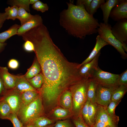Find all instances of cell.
Segmentation results:
<instances>
[{
	"label": "cell",
	"instance_id": "1",
	"mask_svg": "<svg viewBox=\"0 0 127 127\" xmlns=\"http://www.w3.org/2000/svg\"><path fill=\"white\" fill-rule=\"evenodd\" d=\"M29 40L33 44L43 78L41 93L46 102H56L70 85L82 79L79 64L68 62L53 42L47 29L38 30Z\"/></svg>",
	"mask_w": 127,
	"mask_h": 127
},
{
	"label": "cell",
	"instance_id": "2",
	"mask_svg": "<svg viewBox=\"0 0 127 127\" xmlns=\"http://www.w3.org/2000/svg\"><path fill=\"white\" fill-rule=\"evenodd\" d=\"M68 8L60 14V25L70 35L80 39L97 33L98 20L83 7L67 3Z\"/></svg>",
	"mask_w": 127,
	"mask_h": 127
},
{
	"label": "cell",
	"instance_id": "3",
	"mask_svg": "<svg viewBox=\"0 0 127 127\" xmlns=\"http://www.w3.org/2000/svg\"><path fill=\"white\" fill-rule=\"evenodd\" d=\"M43 111L41 100L39 96L27 105L22 104L17 116L24 126L30 124L34 119L41 116Z\"/></svg>",
	"mask_w": 127,
	"mask_h": 127
},
{
	"label": "cell",
	"instance_id": "4",
	"mask_svg": "<svg viewBox=\"0 0 127 127\" xmlns=\"http://www.w3.org/2000/svg\"><path fill=\"white\" fill-rule=\"evenodd\" d=\"M89 78L83 79L72 86V108L76 113L82 110L87 100Z\"/></svg>",
	"mask_w": 127,
	"mask_h": 127
},
{
	"label": "cell",
	"instance_id": "5",
	"mask_svg": "<svg viewBox=\"0 0 127 127\" xmlns=\"http://www.w3.org/2000/svg\"><path fill=\"white\" fill-rule=\"evenodd\" d=\"M111 28L110 24L100 23L97 29V32L100 37L108 44L115 48L123 58H126L127 55L123 48V44L113 35L111 32Z\"/></svg>",
	"mask_w": 127,
	"mask_h": 127
},
{
	"label": "cell",
	"instance_id": "6",
	"mask_svg": "<svg viewBox=\"0 0 127 127\" xmlns=\"http://www.w3.org/2000/svg\"><path fill=\"white\" fill-rule=\"evenodd\" d=\"M107 109L98 105L94 123L92 127H118L119 117L109 115Z\"/></svg>",
	"mask_w": 127,
	"mask_h": 127
},
{
	"label": "cell",
	"instance_id": "7",
	"mask_svg": "<svg viewBox=\"0 0 127 127\" xmlns=\"http://www.w3.org/2000/svg\"><path fill=\"white\" fill-rule=\"evenodd\" d=\"M118 85H107L96 83L95 103L106 108L111 101L112 95Z\"/></svg>",
	"mask_w": 127,
	"mask_h": 127
},
{
	"label": "cell",
	"instance_id": "8",
	"mask_svg": "<svg viewBox=\"0 0 127 127\" xmlns=\"http://www.w3.org/2000/svg\"><path fill=\"white\" fill-rule=\"evenodd\" d=\"M119 75L104 71L99 67L91 78L97 84L107 85H118L117 82Z\"/></svg>",
	"mask_w": 127,
	"mask_h": 127
},
{
	"label": "cell",
	"instance_id": "9",
	"mask_svg": "<svg viewBox=\"0 0 127 127\" xmlns=\"http://www.w3.org/2000/svg\"><path fill=\"white\" fill-rule=\"evenodd\" d=\"M111 32L123 44V48L127 52V19L119 20L112 27Z\"/></svg>",
	"mask_w": 127,
	"mask_h": 127
},
{
	"label": "cell",
	"instance_id": "10",
	"mask_svg": "<svg viewBox=\"0 0 127 127\" xmlns=\"http://www.w3.org/2000/svg\"><path fill=\"white\" fill-rule=\"evenodd\" d=\"M100 52L91 61L85 64L79 68V73L82 79L91 78L98 69V60Z\"/></svg>",
	"mask_w": 127,
	"mask_h": 127
},
{
	"label": "cell",
	"instance_id": "11",
	"mask_svg": "<svg viewBox=\"0 0 127 127\" xmlns=\"http://www.w3.org/2000/svg\"><path fill=\"white\" fill-rule=\"evenodd\" d=\"M109 17L114 21L127 19V0H122L118 4L112 9Z\"/></svg>",
	"mask_w": 127,
	"mask_h": 127
},
{
	"label": "cell",
	"instance_id": "12",
	"mask_svg": "<svg viewBox=\"0 0 127 127\" xmlns=\"http://www.w3.org/2000/svg\"><path fill=\"white\" fill-rule=\"evenodd\" d=\"M0 100H4L6 102L10 107L12 113L17 115L23 104L20 96L16 93L6 95Z\"/></svg>",
	"mask_w": 127,
	"mask_h": 127
},
{
	"label": "cell",
	"instance_id": "13",
	"mask_svg": "<svg viewBox=\"0 0 127 127\" xmlns=\"http://www.w3.org/2000/svg\"><path fill=\"white\" fill-rule=\"evenodd\" d=\"M43 24V20L39 15H33L29 20L21 25L17 31V35L20 36L31 29Z\"/></svg>",
	"mask_w": 127,
	"mask_h": 127
},
{
	"label": "cell",
	"instance_id": "14",
	"mask_svg": "<svg viewBox=\"0 0 127 127\" xmlns=\"http://www.w3.org/2000/svg\"><path fill=\"white\" fill-rule=\"evenodd\" d=\"M0 75L5 88L9 89L15 87L17 76L10 74L7 67L0 66Z\"/></svg>",
	"mask_w": 127,
	"mask_h": 127
},
{
	"label": "cell",
	"instance_id": "15",
	"mask_svg": "<svg viewBox=\"0 0 127 127\" xmlns=\"http://www.w3.org/2000/svg\"><path fill=\"white\" fill-rule=\"evenodd\" d=\"M108 44L99 35L96 38V42L95 46L88 57L81 64H79L78 67L79 68L83 64L89 62L100 52L101 49L105 46Z\"/></svg>",
	"mask_w": 127,
	"mask_h": 127
},
{
	"label": "cell",
	"instance_id": "16",
	"mask_svg": "<svg viewBox=\"0 0 127 127\" xmlns=\"http://www.w3.org/2000/svg\"><path fill=\"white\" fill-rule=\"evenodd\" d=\"M102 4L100 8L102 11L103 20L105 24L108 23L110 14L112 9L119 4L122 0H107Z\"/></svg>",
	"mask_w": 127,
	"mask_h": 127
},
{
	"label": "cell",
	"instance_id": "17",
	"mask_svg": "<svg viewBox=\"0 0 127 127\" xmlns=\"http://www.w3.org/2000/svg\"><path fill=\"white\" fill-rule=\"evenodd\" d=\"M15 88L17 91L22 93L29 91H37L24 76H17Z\"/></svg>",
	"mask_w": 127,
	"mask_h": 127
},
{
	"label": "cell",
	"instance_id": "18",
	"mask_svg": "<svg viewBox=\"0 0 127 127\" xmlns=\"http://www.w3.org/2000/svg\"><path fill=\"white\" fill-rule=\"evenodd\" d=\"M60 102L64 108L68 110L72 108V94L70 91L66 90L60 96Z\"/></svg>",
	"mask_w": 127,
	"mask_h": 127
},
{
	"label": "cell",
	"instance_id": "19",
	"mask_svg": "<svg viewBox=\"0 0 127 127\" xmlns=\"http://www.w3.org/2000/svg\"><path fill=\"white\" fill-rule=\"evenodd\" d=\"M20 25L15 24L7 30L0 33V42L4 43L12 36L17 35V31Z\"/></svg>",
	"mask_w": 127,
	"mask_h": 127
},
{
	"label": "cell",
	"instance_id": "20",
	"mask_svg": "<svg viewBox=\"0 0 127 127\" xmlns=\"http://www.w3.org/2000/svg\"><path fill=\"white\" fill-rule=\"evenodd\" d=\"M96 83L92 78H89L87 92V100L93 103H95Z\"/></svg>",
	"mask_w": 127,
	"mask_h": 127
},
{
	"label": "cell",
	"instance_id": "21",
	"mask_svg": "<svg viewBox=\"0 0 127 127\" xmlns=\"http://www.w3.org/2000/svg\"><path fill=\"white\" fill-rule=\"evenodd\" d=\"M39 93L37 91H28L23 92L20 97L24 105H27L36 99L39 96Z\"/></svg>",
	"mask_w": 127,
	"mask_h": 127
},
{
	"label": "cell",
	"instance_id": "22",
	"mask_svg": "<svg viewBox=\"0 0 127 127\" xmlns=\"http://www.w3.org/2000/svg\"><path fill=\"white\" fill-rule=\"evenodd\" d=\"M41 70L40 65L37 59H35L31 67L28 69L24 76L27 79H31L39 74Z\"/></svg>",
	"mask_w": 127,
	"mask_h": 127
},
{
	"label": "cell",
	"instance_id": "23",
	"mask_svg": "<svg viewBox=\"0 0 127 127\" xmlns=\"http://www.w3.org/2000/svg\"><path fill=\"white\" fill-rule=\"evenodd\" d=\"M54 122L52 120L40 116L34 119L30 123L34 127H46L54 124Z\"/></svg>",
	"mask_w": 127,
	"mask_h": 127
},
{
	"label": "cell",
	"instance_id": "24",
	"mask_svg": "<svg viewBox=\"0 0 127 127\" xmlns=\"http://www.w3.org/2000/svg\"><path fill=\"white\" fill-rule=\"evenodd\" d=\"M12 113L11 108L8 103L4 100H0V118L7 119Z\"/></svg>",
	"mask_w": 127,
	"mask_h": 127
},
{
	"label": "cell",
	"instance_id": "25",
	"mask_svg": "<svg viewBox=\"0 0 127 127\" xmlns=\"http://www.w3.org/2000/svg\"><path fill=\"white\" fill-rule=\"evenodd\" d=\"M127 85H121L118 86L114 90L112 95L111 100H120L127 91Z\"/></svg>",
	"mask_w": 127,
	"mask_h": 127
},
{
	"label": "cell",
	"instance_id": "26",
	"mask_svg": "<svg viewBox=\"0 0 127 127\" xmlns=\"http://www.w3.org/2000/svg\"><path fill=\"white\" fill-rule=\"evenodd\" d=\"M33 16L24 8L21 7L18 8L17 19L20 21V25L24 24L30 19Z\"/></svg>",
	"mask_w": 127,
	"mask_h": 127
},
{
	"label": "cell",
	"instance_id": "27",
	"mask_svg": "<svg viewBox=\"0 0 127 127\" xmlns=\"http://www.w3.org/2000/svg\"><path fill=\"white\" fill-rule=\"evenodd\" d=\"M7 3L12 6L23 8L28 12L30 11L29 0H10L7 1Z\"/></svg>",
	"mask_w": 127,
	"mask_h": 127
},
{
	"label": "cell",
	"instance_id": "28",
	"mask_svg": "<svg viewBox=\"0 0 127 127\" xmlns=\"http://www.w3.org/2000/svg\"><path fill=\"white\" fill-rule=\"evenodd\" d=\"M98 105L96 103H93L89 101L87 107V112L89 119L93 125L95 121Z\"/></svg>",
	"mask_w": 127,
	"mask_h": 127
},
{
	"label": "cell",
	"instance_id": "29",
	"mask_svg": "<svg viewBox=\"0 0 127 127\" xmlns=\"http://www.w3.org/2000/svg\"><path fill=\"white\" fill-rule=\"evenodd\" d=\"M27 80L30 84L37 88L41 87L43 82V78L42 73H39L32 78Z\"/></svg>",
	"mask_w": 127,
	"mask_h": 127
},
{
	"label": "cell",
	"instance_id": "30",
	"mask_svg": "<svg viewBox=\"0 0 127 127\" xmlns=\"http://www.w3.org/2000/svg\"><path fill=\"white\" fill-rule=\"evenodd\" d=\"M18 8L16 6H8L5 9V12L7 16V20H15L17 19Z\"/></svg>",
	"mask_w": 127,
	"mask_h": 127
},
{
	"label": "cell",
	"instance_id": "31",
	"mask_svg": "<svg viewBox=\"0 0 127 127\" xmlns=\"http://www.w3.org/2000/svg\"><path fill=\"white\" fill-rule=\"evenodd\" d=\"M69 110L65 108H58L54 110L53 114L55 117L58 119L65 118L70 114Z\"/></svg>",
	"mask_w": 127,
	"mask_h": 127
},
{
	"label": "cell",
	"instance_id": "32",
	"mask_svg": "<svg viewBox=\"0 0 127 127\" xmlns=\"http://www.w3.org/2000/svg\"><path fill=\"white\" fill-rule=\"evenodd\" d=\"M89 101V100H87L81 110V114L85 123L89 127H92L93 125L89 119L87 112V107Z\"/></svg>",
	"mask_w": 127,
	"mask_h": 127
},
{
	"label": "cell",
	"instance_id": "33",
	"mask_svg": "<svg viewBox=\"0 0 127 127\" xmlns=\"http://www.w3.org/2000/svg\"><path fill=\"white\" fill-rule=\"evenodd\" d=\"M105 2L104 0H92L91 4L89 14L93 16L97 9Z\"/></svg>",
	"mask_w": 127,
	"mask_h": 127
},
{
	"label": "cell",
	"instance_id": "34",
	"mask_svg": "<svg viewBox=\"0 0 127 127\" xmlns=\"http://www.w3.org/2000/svg\"><path fill=\"white\" fill-rule=\"evenodd\" d=\"M32 7L34 10L42 13L48 11L49 9L47 4L44 3L39 0L32 5Z\"/></svg>",
	"mask_w": 127,
	"mask_h": 127
},
{
	"label": "cell",
	"instance_id": "35",
	"mask_svg": "<svg viewBox=\"0 0 127 127\" xmlns=\"http://www.w3.org/2000/svg\"><path fill=\"white\" fill-rule=\"evenodd\" d=\"M73 119V123L75 127H90L84 120L81 114Z\"/></svg>",
	"mask_w": 127,
	"mask_h": 127
},
{
	"label": "cell",
	"instance_id": "36",
	"mask_svg": "<svg viewBox=\"0 0 127 127\" xmlns=\"http://www.w3.org/2000/svg\"><path fill=\"white\" fill-rule=\"evenodd\" d=\"M12 123L14 127H22L23 126L18 119L17 115L15 113H12L8 118Z\"/></svg>",
	"mask_w": 127,
	"mask_h": 127
},
{
	"label": "cell",
	"instance_id": "37",
	"mask_svg": "<svg viewBox=\"0 0 127 127\" xmlns=\"http://www.w3.org/2000/svg\"><path fill=\"white\" fill-rule=\"evenodd\" d=\"M92 0H78L76 5L83 8L89 13L90 5Z\"/></svg>",
	"mask_w": 127,
	"mask_h": 127
},
{
	"label": "cell",
	"instance_id": "38",
	"mask_svg": "<svg viewBox=\"0 0 127 127\" xmlns=\"http://www.w3.org/2000/svg\"><path fill=\"white\" fill-rule=\"evenodd\" d=\"M120 101L121 100L119 101L111 100L106 109L108 114L111 115H115L114 111L115 108Z\"/></svg>",
	"mask_w": 127,
	"mask_h": 127
},
{
	"label": "cell",
	"instance_id": "39",
	"mask_svg": "<svg viewBox=\"0 0 127 127\" xmlns=\"http://www.w3.org/2000/svg\"><path fill=\"white\" fill-rule=\"evenodd\" d=\"M117 84L118 85H127V70L119 75L118 78Z\"/></svg>",
	"mask_w": 127,
	"mask_h": 127
},
{
	"label": "cell",
	"instance_id": "40",
	"mask_svg": "<svg viewBox=\"0 0 127 127\" xmlns=\"http://www.w3.org/2000/svg\"><path fill=\"white\" fill-rule=\"evenodd\" d=\"M54 127H73V125L68 119L59 120L54 124Z\"/></svg>",
	"mask_w": 127,
	"mask_h": 127
},
{
	"label": "cell",
	"instance_id": "41",
	"mask_svg": "<svg viewBox=\"0 0 127 127\" xmlns=\"http://www.w3.org/2000/svg\"><path fill=\"white\" fill-rule=\"evenodd\" d=\"M23 45L24 49L28 52H31L34 51L35 47L31 41L27 40Z\"/></svg>",
	"mask_w": 127,
	"mask_h": 127
},
{
	"label": "cell",
	"instance_id": "42",
	"mask_svg": "<svg viewBox=\"0 0 127 127\" xmlns=\"http://www.w3.org/2000/svg\"><path fill=\"white\" fill-rule=\"evenodd\" d=\"M8 66L10 68L12 69H15L18 67L19 63L16 60L12 59L9 61L8 63Z\"/></svg>",
	"mask_w": 127,
	"mask_h": 127
},
{
	"label": "cell",
	"instance_id": "43",
	"mask_svg": "<svg viewBox=\"0 0 127 127\" xmlns=\"http://www.w3.org/2000/svg\"><path fill=\"white\" fill-rule=\"evenodd\" d=\"M7 16L6 13L0 12V29L2 27L5 21L7 20Z\"/></svg>",
	"mask_w": 127,
	"mask_h": 127
},
{
	"label": "cell",
	"instance_id": "44",
	"mask_svg": "<svg viewBox=\"0 0 127 127\" xmlns=\"http://www.w3.org/2000/svg\"><path fill=\"white\" fill-rule=\"evenodd\" d=\"M5 88L3 80L0 75V95L4 93Z\"/></svg>",
	"mask_w": 127,
	"mask_h": 127
},
{
	"label": "cell",
	"instance_id": "45",
	"mask_svg": "<svg viewBox=\"0 0 127 127\" xmlns=\"http://www.w3.org/2000/svg\"><path fill=\"white\" fill-rule=\"evenodd\" d=\"M6 44V43L5 42L2 43L0 42V53L4 50Z\"/></svg>",
	"mask_w": 127,
	"mask_h": 127
},
{
	"label": "cell",
	"instance_id": "46",
	"mask_svg": "<svg viewBox=\"0 0 127 127\" xmlns=\"http://www.w3.org/2000/svg\"><path fill=\"white\" fill-rule=\"evenodd\" d=\"M38 0H29V3L30 4H33L36 2Z\"/></svg>",
	"mask_w": 127,
	"mask_h": 127
},
{
	"label": "cell",
	"instance_id": "47",
	"mask_svg": "<svg viewBox=\"0 0 127 127\" xmlns=\"http://www.w3.org/2000/svg\"><path fill=\"white\" fill-rule=\"evenodd\" d=\"M22 127H34V126L31 123L27 125L23 126Z\"/></svg>",
	"mask_w": 127,
	"mask_h": 127
},
{
	"label": "cell",
	"instance_id": "48",
	"mask_svg": "<svg viewBox=\"0 0 127 127\" xmlns=\"http://www.w3.org/2000/svg\"><path fill=\"white\" fill-rule=\"evenodd\" d=\"M54 124L46 127H54Z\"/></svg>",
	"mask_w": 127,
	"mask_h": 127
},
{
	"label": "cell",
	"instance_id": "49",
	"mask_svg": "<svg viewBox=\"0 0 127 127\" xmlns=\"http://www.w3.org/2000/svg\"><path fill=\"white\" fill-rule=\"evenodd\" d=\"M110 127V126H106V127Z\"/></svg>",
	"mask_w": 127,
	"mask_h": 127
}]
</instances>
